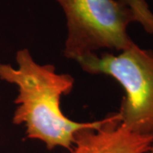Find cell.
Segmentation results:
<instances>
[{"instance_id": "obj_1", "label": "cell", "mask_w": 153, "mask_h": 153, "mask_svg": "<svg viewBox=\"0 0 153 153\" xmlns=\"http://www.w3.org/2000/svg\"><path fill=\"white\" fill-rule=\"evenodd\" d=\"M16 60L17 67L0 64V79L18 88L13 123L24 124L28 139L44 142L49 150L61 147L71 152L77 132L99 129L110 120L111 115L88 123L71 120L61 111L60 98L71 93L74 78L56 72L53 65H39L28 49L18 50Z\"/></svg>"}, {"instance_id": "obj_2", "label": "cell", "mask_w": 153, "mask_h": 153, "mask_svg": "<svg viewBox=\"0 0 153 153\" xmlns=\"http://www.w3.org/2000/svg\"><path fill=\"white\" fill-rule=\"evenodd\" d=\"M84 71L116 79L125 95L118 114L121 125L153 136V52L134 44L118 55L89 54L75 60Z\"/></svg>"}, {"instance_id": "obj_3", "label": "cell", "mask_w": 153, "mask_h": 153, "mask_svg": "<svg viewBox=\"0 0 153 153\" xmlns=\"http://www.w3.org/2000/svg\"><path fill=\"white\" fill-rule=\"evenodd\" d=\"M66 17L64 55L71 59L99 49L123 51L134 44L128 36L129 24L136 22L122 0H55Z\"/></svg>"}, {"instance_id": "obj_4", "label": "cell", "mask_w": 153, "mask_h": 153, "mask_svg": "<svg viewBox=\"0 0 153 153\" xmlns=\"http://www.w3.org/2000/svg\"><path fill=\"white\" fill-rule=\"evenodd\" d=\"M120 123L117 112L111 114L110 120L99 129L78 131L71 153H147L153 136L131 132Z\"/></svg>"}, {"instance_id": "obj_5", "label": "cell", "mask_w": 153, "mask_h": 153, "mask_svg": "<svg viewBox=\"0 0 153 153\" xmlns=\"http://www.w3.org/2000/svg\"><path fill=\"white\" fill-rule=\"evenodd\" d=\"M133 11L135 21L148 33L153 35V12L146 0H122Z\"/></svg>"}, {"instance_id": "obj_6", "label": "cell", "mask_w": 153, "mask_h": 153, "mask_svg": "<svg viewBox=\"0 0 153 153\" xmlns=\"http://www.w3.org/2000/svg\"><path fill=\"white\" fill-rule=\"evenodd\" d=\"M147 153H153V144L152 145V146H151V149H150V151H149Z\"/></svg>"}]
</instances>
